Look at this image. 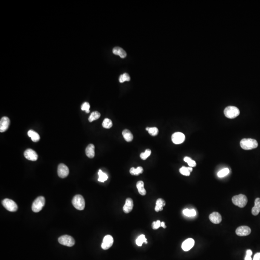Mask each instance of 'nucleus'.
Returning <instances> with one entry per match:
<instances>
[{"label": "nucleus", "mask_w": 260, "mask_h": 260, "mask_svg": "<svg viewBox=\"0 0 260 260\" xmlns=\"http://www.w3.org/2000/svg\"><path fill=\"white\" fill-rule=\"evenodd\" d=\"M240 145L243 150H249L257 148L258 146V143L257 141L254 139L244 138L240 141Z\"/></svg>", "instance_id": "obj_1"}, {"label": "nucleus", "mask_w": 260, "mask_h": 260, "mask_svg": "<svg viewBox=\"0 0 260 260\" xmlns=\"http://www.w3.org/2000/svg\"><path fill=\"white\" fill-rule=\"evenodd\" d=\"M260 212V198H257L254 202V206L251 210V213L253 215L256 216Z\"/></svg>", "instance_id": "obj_18"}, {"label": "nucleus", "mask_w": 260, "mask_h": 260, "mask_svg": "<svg viewBox=\"0 0 260 260\" xmlns=\"http://www.w3.org/2000/svg\"><path fill=\"white\" fill-rule=\"evenodd\" d=\"M69 168L63 163L59 165L57 169L58 176L61 178H66L69 174Z\"/></svg>", "instance_id": "obj_8"}, {"label": "nucleus", "mask_w": 260, "mask_h": 260, "mask_svg": "<svg viewBox=\"0 0 260 260\" xmlns=\"http://www.w3.org/2000/svg\"><path fill=\"white\" fill-rule=\"evenodd\" d=\"M194 244V240L191 238H189L183 242L182 245V249L185 251H189L193 248Z\"/></svg>", "instance_id": "obj_14"}, {"label": "nucleus", "mask_w": 260, "mask_h": 260, "mask_svg": "<svg viewBox=\"0 0 260 260\" xmlns=\"http://www.w3.org/2000/svg\"><path fill=\"white\" fill-rule=\"evenodd\" d=\"M156 206L158 207L159 209V211L163 210V207H164L166 205L165 201L162 199H159L156 201Z\"/></svg>", "instance_id": "obj_31"}, {"label": "nucleus", "mask_w": 260, "mask_h": 260, "mask_svg": "<svg viewBox=\"0 0 260 260\" xmlns=\"http://www.w3.org/2000/svg\"><path fill=\"white\" fill-rule=\"evenodd\" d=\"M130 81V77L128 74L126 73L121 75L119 78V81L121 83H123L126 81Z\"/></svg>", "instance_id": "obj_34"}, {"label": "nucleus", "mask_w": 260, "mask_h": 260, "mask_svg": "<svg viewBox=\"0 0 260 260\" xmlns=\"http://www.w3.org/2000/svg\"><path fill=\"white\" fill-rule=\"evenodd\" d=\"M143 243H145L146 244H147V239L144 235H141L138 236V238L136 240V244L138 246L141 247L142 246V244Z\"/></svg>", "instance_id": "obj_25"}, {"label": "nucleus", "mask_w": 260, "mask_h": 260, "mask_svg": "<svg viewBox=\"0 0 260 260\" xmlns=\"http://www.w3.org/2000/svg\"><path fill=\"white\" fill-rule=\"evenodd\" d=\"M136 187L140 194L142 196L146 195L147 192L144 188V183L142 181H139L137 182L136 184Z\"/></svg>", "instance_id": "obj_22"}, {"label": "nucleus", "mask_w": 260, "mask_h": 260, "mask_svg": "<svg viewBox=\"0 0 260 260\" xmlns=\"http://www.w3.org/2000/svg\"><path fill=\"white\" fill-rule=\"evenodd\" d=\"M113 53L114 55L119 56L121 58H125L127 56L125 51L123 49L119 47H116L113 49Z\"/></svg>", "instance_id": "obj_19"}, {"label": "nucleus", "mask_w": 260, "mask_h": 260, "mask_svg": "<svg viewBox=\"0 0 260 260\" xmlns=\"http://www.w3.org/2000/svg\"><path fill=\"white\" fill-rule=\"evenodd\" d=\"M146 130L151 136H155L158 135L159 130L157 127H147Z\"/></svg>", "instance_id": "obj_28"}, {"label": "nucleus", "mask_w": 260, "mask_h": 260, "mask_svg": "<svg viewBox=\"0 0 260 260\" xmlns=\"http://www.w3.org/2000/svg\"><path fill=\"white\" fill-rule=\"evenodd\" d=\"M90 105L88 102H85L81 106V109L83 111H85L87 113H89L90 112Z\"/></svg>", "instance_id": "obj_36"}, {"label": "nucleus", "mask_w": 260, "mask_h": 260, "mask_svg": "<svg viewBox=\"0 0 260 260\" xmlns=\"http://www.w3.org/2000/svg\"><path fill=\"white\" fill-rule=\"evenodd\" d=\"M122 136H123V138H124L127 142H131L133 139V136L131 133V131H130L129 130L125 129L123 130L122 133Z\"/></svg>", "instance_id": "obj_21"}, {"label": "nucleus", "mask_w": 260, "mask_h": 260, "mask_svg": "<svg viewBox=\"0 0 260 260\" xmlns=\"http://www.w3.org/2000/svg\"><path fill=\"white\" fill-rule=\"evenodd\" d=\"M251 233V229L247 226H241L236 230V233L237 235L240 236H247Z\"/></svg>", "instance_id": "obj_11"}, {"label": "nucleus", "mask_w": 260, "mask_h": 260, "mask_svg": "<svg viewBox=\"0 0 260 260\" xmlns=\"http://www.w3.org/2000/svg\"><path fill=\"white\" fill-rule=\"evenodd\" d=\"M253 260H260V253H256L255 254Z\"/></svg>", "instance_id": "obj_38"}, {"label": "nucleus", "mask_w": 260, "mask_h": 260, "mask_svg": "<svg viewBox=\"0 0 260 260\" xmlns=\"http://www.w3.org/2000/svg\"><path fill=\"white\" fill-rule=\"evenodd\" d=\"M224 114L227 118L234 119L239 115L240 111L238 107L234 106H228L224 109Z\"/></svg>", "instance_id": "obj_4"}, {"label": "nucleus", "mask_w": 260, "mask_h": 260, "mask_svg": "<svg viewBox=\"0 0 260 260\" xmlns=\"http://www.w3.org/2000/svg\"><path fill=\"white\" fill-rule=\"evenodd\" d=\"M24 156L29 161H36L37 160L38 156L35 151L29 148L24 152Z\"/></svg>", "instance_id": "obj_12"}, {"label": "nucleus", "mask_w": 260, "mask_h": 260, "mask_svg": "<svg viewBox=\"0 0 260 260\" xmlns=\"http://www.w3.org/2000/svg\"><path fill=\"white\" fill-rule=\"evenodd\" d=\"M151 154V151L150 149H147L143 153H141L140 155L141 159L143 160H146Z\"/></svg>", "instance_id": "obj_32"}, {"label": "nucleus", "mask_w": 260, "mask_h": 260, "mask_svg": "<svg viewBox=\"0 0 260 260\" xmlns=\"http://www.w3.org/2000/svg\"><path fill=\"white\" fill-rule=\"evenodd\" d=\"M232 200L235 205L239 207V208H244L248 202V199L246 196L243 194L235 196L232 199Z\"/></svg>", "instance_id": "obj_2"}, {"label": "nucleus", "mask_w": 260, "mask_h": 260, "mask_svg": "<svg viewBox=\"0 0 260 260\" xmlns=\"http://www.w3.org/2000/svg\"><path fill=\"white\" fill-rule=\"evenodd\" d=\"M98 174H99V176L98 181H99V182H103H103H105L107 180V179H108V176H107V174L102 172L101 170H99Z\"/></svg>", "instance_id": "obj_27"}, {"label": "nucleus", "mask_w": 260, "mask_h": 260, "mask_svg": "<svg viewBox=\"0 0 260 260\" xmlns=\"http://www.w3.org/2000/svg\"><path fill=\"white\" fill-rule=\"evenodd\" d=\"M161 226V222L159 220L157 221H153L152 224V228L154 230L158 229Z\"/></svg>", "instance_id": "obj_37"}, {"label": "nucleus", "mask_w": 260, "mask_h": 260, "mask_svg": "<svg viewBox=\"0 0 260 260\" xmlns=\"http://www.w3.org/2000/svg\"><path fill=\"white\" fill-rule=\"evenodd\" d=\"M184 161L188 163V165L190 167H194L196 166V162L194 161H193L190 158L188 157H185L184 159Z\"/></svg>", "instance_id": "obj_35"}, {"label": "nucleus", "mask_w": 260, "mask_h": 260, "mask_svg": "<svg viewBox=\"0 0 260 260\" xmlns=\"http://www.w3.org/2000/svg\"><path fill=\"white\" fill-rule=\"evenodd\" d=\"M143 168L139 166L136 169L134 167H132L130 170V173L133 176H139L140 174L143 173Z\"/></svg>", "instance_id": "obj_23"}, {"label": "nucleus", "mask_w": 260, "mask_h": 260, "mask_svg": "<svg viewBox=\"0 0 260 260\" xmlns=\"http://www.w3.org/2000/svg\"><path fill=\"white\" fill-rule=\"evenodd\" d=\"M59 242L61 245L66 246L72 247L75 243V240L72 236L69 235H64L59 238Z\"/></svg>", "instance_id": "obj_7"}, {"label": "nucleus", "mask_w": 260, "mask_h": 260, "mask_svg": "<svg viewBox=\"0 0 260 260\" xmlns=\"http://www.w3.org/2000/svg\"><path fill=\"white\" fill-rule=\"evenodd\" d=\"M45 199L42 196L37 198L32 205V210L34 213H38L42 210L45 205Z\"/></svg>", "instance_id": "obj_5"}, {"label": "nucleus", "mask_w": 260, "mask_h": 260, "mask_svg": "<svg viewBox=\"0 0 260 260\" xmlns=\"http://www.w3.org/2000/svg\"><path fill=\"white\" fill-rule=\"evenodd\" d=\"M133 200L131 198L126 199L125 204L123 207V210L125 213H129L133 209Z\"/></svg>", "instance_id": "obj_16"}, {"label": "nucleus", "mask_w": 260, "mask_h": 260, "mask_svg": "<svg viewBox=\"0 0 260 260\" xmlns=\"http://www.w3.org/2000/svg\"><path fill=\"white\" fill-rule=\"evenodd\" d=\"M161 227H162L164 228H166L165 224L164 222L162 221V222L161 223Z\"/></svg>", "instance_id": "obj_41"}, {"label": "nucleus", "mask_w": 260, "mask_h": 260, "mask_svg": "<svg viewBox=\"0 0 260 260\" xmlns=\"http://www.w3.org/2000/svg\"><path fill=\"white\" fill-rule=\"evenodd\" d=\"M183 213L184 215L187 217L195 216L197 214V213L194 209L189 210L188 209L183 210Z\"/></svg>", "instance_id": "obj_30"}, {"label": "nucleus", "mask_w": 260, "mask_h": 260, "mask_svg": "<svg viewBox=\"0 0 260 260\" xmlns=\"http://www.w3.org/2000/svg\"><path fill=\"white\" fill-rule=\"evenodd\" d=\"M10 121L7 117H4L0 121V132L1 133L5 132L9 128Z\"/></svg>", "instance_id": "obj_13"}, {"label": "nucleus", "mask_w": 260, "mask_h": 260, "mask_svg": "<svg viewBox=\"0 0 260 260\" xmlns=\"http://www.w3.org/2000/svg\"><path fill=\"white\" fill-rule=\"evenodd\" d=\"M251 256H250V255H247L246 254V256H245V260H252V258H251Z\"/></svg>", "instance_id": "obj_39"}, {"label": "nucleus", "mask_w": 260, "mask_h": 260, "mask_svg": "<svg viewBox=\"0 0 260 260\" xmlns=\"http://www.w3.org/2000/svg\"><path fill=\"white\" fill-rule=\"evenodd\" d=\"M95 146L93 144H91L87 146L85 150V154L87 157L90 159L93 158L95 157Z\"/></svg>", "instance_id": "obj_17"}, {"label": "nucleus", "mask_w": 260, "mask_h": 260, "mask_svg": "<svg viewBox=\"0 0 260 260\" xmlns=\"http://www.w3.org/2000/svg\"><path fill=\"white\" fill-rule=\"evenodd\" d=\"M229 172H230L228 168H224V169L221 170H220L218 172V173H217V176L220 178L224 177L227 176L229 173Z\"/></svg>", "instance_id": "obj_33"}, {"label": "nucleus", "mask_w": 260, "mask_h": 260, "mask_svg": "<svg viewBox=\"0 0 260 260\" xmlns=\"http://www.w3.org/2000/svg\"><path fill=\"white\" fill-rule=\"evenodd\" d=\"M101 116V114L98 111H94L90 115V117L89 118L88 121L89 122H92L95 120H98Z\"/></svg>", "instance_id": "obj_26"}, {"label": "nucleus", "mask_w": 260, "mask_h": 260, "mask_svg": "<svg viewBox=\"0 0 260 260\" xmlns=\"http://www.w3.org/2000/svg\"><path fill=\"white\" fill-rule=\"evenodd\" d=\"M193 170V169L192 167H186L183 166L182 168L180 169L179 171L182 175L185 176H189L190 174V173Z\"/></svg>", "instance_id": "obj_24"}, {"label": "nucleus", "mask_w": 260, "mask_h": 260, "mask_svg": "<svg viewBox=\"0 0 260 260\" xmlns=\"http://www.w3.org/2000/svg\"><path fill=\"white\" fill-rule=\"evenodd\" d=\"M185 140V136L180 132H176L172 136V140L173 143L178 144L183 143Z\"/></svg>", "instance_id": "obj_9"}, {"label": "nucleus", "mask_w": 260, "mask_h": 260, "mask_svg": "<svg viewBox=\"0 0 260 260\" xmlns=\"http://www.w3.org/2000/svg\"><path fill=\"white\" fill-rule=\"evenodd\" d=\"M246 254L251 256L252 254H253V252H252V251L250 250H248L246 251Z\"/></svg>", "instance_id": "obj_40"}, {"label": "nucleus", "mask_w": 260, "mask_h": 260, "mask_svg": "<svg viewBox=\"0 0 260 260\" xmlns=\"http://www.w3.org/2000/svg\"><path fill=\"white\" fill-rule=\"evenodd\" d=\"M113 125L112 121L109 119L106 118L104 120L103 122L102 123V126L104 128L110 129L112 127Z\"/></svg>", "instance_id": "obj_29"}, {"label": "nucleus", "mask_w": 260, "mask_h": 260, "mask_svg": "<svg viewBox=\"0 0 260 260\" xmlns=\"http://www.w3.org/2000/svg\"><path fill=\"white\" fill-rule=\"evenodd\" d=\"M209 219L210 221L214 224H218L222 220L221 215L217 212H213L209 215Z\"/></svg>", "instance_id": "obj_15"}, {"label": "nucleus", "mask_w": 260, "mask_h": 260, "mask_svg": "<svg viewBox=\"0 0 260 260\" xmlns=\"http://www.w3.org/2000/svg\"><path fill=\"white\" fill-rule=\"evenodd\" d=\"M27 135L31 138V140L34 142H37L40 140V136L39 134L33 130H30L27 132Z\"/></svg>", "instance_id": "obj_20"}, {"label": "nucleus", "mask_w": 260, "mask_h": 260, "mask_svg": "<svg viewBox=\"0 0 260 260\" xmlns=\"http://www.w3.org/2000/svg\"><path fill=\"white\" fill-rule=\"evenodd\" d=\"M113 239L110 235H107L104 237L101 245V247L104 250L110 249L113 244Z\"/></svg>", "instance_id": "obj_10"}, {"label": "nucleus", "mask_w": 260, "mask_h": 260, "mask_svg": "<svg viewBox=\"0 0 260 260\" xmlns=\"http://www.w3.org/2000/svg\"><path fill=\"white\" fill-rule=\"evenodd\" d=\"M3 206L9 212H15L18 210V207L15 202L12 199H5L2 201Z\"/></svg>", "instance_id": "obj_6"}, {"label": "nucleus", "mask_w": 260, "mask_h": 260, "mask_svg": "<svg viewBox=\"0 0 260 260\" xmlns=\"http://www.w3.org/2000/svg\"><path fill=\"white\" fill-rule=\"evenodd\" d=\"M72 203L76 209L82 210L84 209L85 203L84 197L81 195H77L75 196L72 199Z\"/></svg>", "instance_id": "obj_3"}]
</instances>
